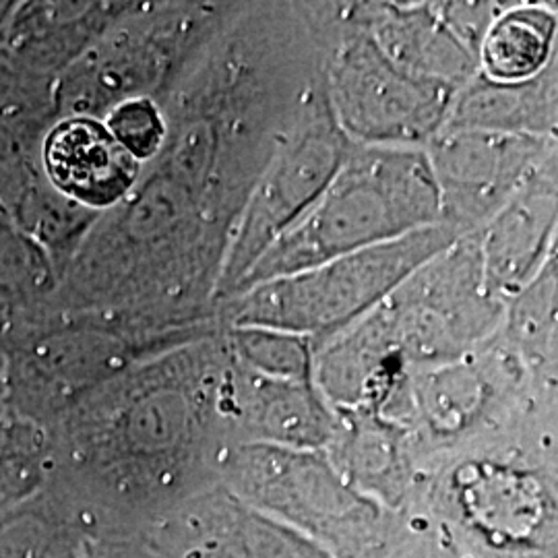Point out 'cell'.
<instances>
[{
  "instance_id": "1",
  "label": "cell",
  "mask_w": 558,
  "mask_h": 558,
  "mask_svg": "<svg viewBox=\"0 0 558 558\" xmlns=\"http://www.w3.org/2000/svg\"><path fill=\"white\" fill-rule=\"evenodd\" d=\"M223 339L143 360L46 426L50 480L101 532L143 536L220 484L234 447L220 408Z\"/></svg>"
},
{
  "instance_id": "2",
  "label": "cell",
  "mask_w": 558,
  "mask_h": 558,
  "mask_svg": "<svg viewBox=\"0 0 558 558\" xmlns=\"http://www.w3.org/2000/svg\"><path fill=\"white\" fill-rule=\"evenodd\" d=\"M403 515L463 558H557V416L433 459Z\"/></svg>"
},
{
  "instance_id": "3",
  "label": "cell",
  "mask_w": 558,
  "mask_h": 558,
  "mask_svg": "<svg viewBox=\"0 0 558 558\" xmlns=\"http://www.w3.org/2000/svg\"><path fill=\"white\" fill-rule=\"evenodd\" d=\"M439 223V186L424 147L354 143L325 193L260 255L232 299Z\"/></svg>"
},
{
  "instance_id": "4",
  "label": "cell",
  "mask_w": 558,
  "mask_h": 558,
  "mask_svg": "<svg viewBox=\"0 0 558 558\" xmlns=\"http://www.w3.org/2000/svg\"><path fill=\"white\" fill-rule=\"evenodd\" d=\"M240 0L131 2L54 85L57 114L104 120L133 100L158 101L236 15Z\"/></svg>"
},
{
  "instance_id": "5",
  "label": "cell",
  "mask_w": 558,
  "mask_h": 558,
  "mask_svg": "<svg viewBox=\"0 0 558 558\" xmlns=\"http://www.w3.org/2000/svg\"><path fill=\"white\" fill-rule=\"evenodd\" d=\"M220 482L246 507L294 530L331 558H385L405 538V521L339 476L325 451L234 445Z\"/></svg>"
},
{
  "instance_id": "6",
  "label": "cell",
  "mask_w": 558,
  "mask_h": 558,
  "mask_svg": "<svg viewBox=\"0 0 558 558\" xmlns=\"http://www.w3.org/2000/svg\"><path fill=\"white\" fill-rule=\"evenodd\" d=\"M218 327L161 333L94 313L36 311L2 350L7 360V414L50 426L80 399L126 368Z\"/></svg>"
},
{
  "instance_id": "7",
  "label": "cell",
  "mask_w": 558,
  "mask_h": 558,
  "mask_svg": "<svg viewBox=\"0 0 558 558\" xmlns=\"http://www.w3.org/2000/svg\"><path fill=\"white\" fill-rule=\"evenodd\" d=\"M461 234L430 226L294 276L271 279L218 306L221 325L265 327L313 341V348L364 317L422 263Z\"/></svg>"
},
{
  "instance_id": "8",
  "label": "cell",
  "mask_w": 558,
  "mask_h": 558,
  "mask_svg": "<svg viewBox=\"0 0 558 558\" xmlns=\"http://www.w3.org/2000/svg\"><path fill=\"white\" fill-rule=\"evenodd\" d=\"M323 83L341 131L356 145L426 147L459 92L418 80L389 59L359 2L331 0Z\"/></svg>"
},
{
  "instance_id": "9",
  "label": "cell",
  "mask_w": 558,
  "mask_h": 558,
  "mask_svg": "<svg viewBox=\"0 0 558 558\" xmlns=\"http://www.w3.org/2000/svg\"><path fill=\"white\" fill-rule=\"evenodd\" d=\"M371 315L405 368L437 366L478 348L505 315L484 283L478 232L422 263Z\"/></svg>"
},
{
  "instance_id": "10",
  "label": "cell",
  "mask_w": 558,
  "mask_h": 558,
  "mask_svg": "<svg viewBox=\"0 0 558 558\" xmlns=\"http://www.w3.org/2000/svg\"><path fill=\"white\" fill-rule=\"evenodd\" d=\"M327 100L323 73L244 207L221 271L216 306L232 299L260 255L336 179L352 149Z\"/></svg>"
},
{
  "instance_id": "11",
  "label": "cell",
  "mask_w": 558,
  "mask_h": 558,
  "mask_svg": "<svg viewBox=\"0 0 558 558\" xmlns=\"http://www.w3.org/2000/svg\"><path fill=\"white\" fill-rule=\"evenodd\" d=\"M424 149L439 186L440 223L459 234L478 232L558 158L557 140L488 131H440Z\"/></svg>"
},
{
  "instance_id": "12",
  "label": "cell",
  "mask_w": 558,
  "mask_h": 558,
  "mask_svg": "<svg viewBox=\"0 0 558 558\" xmlns=\"http://www.w3.org/2000/svg\"><path fill=\"white\" fill-rule=\"evenodd\" d=\"M380 50L403 71L459 92L478 75L480 46L505 2H359Z\"/></svg>"
},
{
  "instance_id": "13",
  "label": "cell",
  "mask_w": 558,
  "mask_h": 558,
  "mask_svg": "<svg viewBox=\"0 0 558 558\" xmlns=\"http://www.w3.org/2000/svg\"><path fill=\"white\" fill-rule=\"evenodd\" d=\"M143 539L158 558H331L311 539L246 507L221 482L180 505Z\"/></svg>"
},
{
  "instance_id": "14",
  "label": "cell",
  "mask_w": 558,
  "mask_h": 558,
  "mask_svg": "<svg viewBox=\"0 0 558 558\" xmlns=\"http://www.w3.org/2000/svg\"><path fill=\"white\" fill-rule=\"evenodd\" d=\"M220 408L234 445L259 442L299 451H327L338 428V416L320 396L315 379L260 375L232 359L228 350Z\"/></svg>"
},
{
  "instance_id": "15",
  "label": "cell",
  "mask_w": 558,
  "mask_h": 558,
  "mask_svg": "<svg viewBox=\"0 0 558 558\" xmlns=\"http://www.w3.org/2000/svg\"><path fill=\"white\" fill-rule=\"evenodd\" d=\"M486 290L507 306L557 255L558 158L478 230Z\"/></svg>"
},
{
  "instance_id": "16",
  "label": "cell",
  "mask_w": 558,
  "mask_h": 558,
  "mask_svg": "<svg viewBox=\"0 0 558 558\" xmlns=\"http://www.w3.org/2000/svg\"><path fill=\"white\" fill-rule=\"evenodd\" d=\"M40 168L64 197L104 214L131 193L143 163L122 147L104 120L62 117L41 140Z\"/></svg>"
},
{
  "instance_id": "17",
  "label": "cell",
  "mask_w": 558,
  "mask_h": 558,
  "mask_svg": "<svg viewBox=\"0 0 558 558\" xmlns=\"http://www.w3.org/2000/svg\"><path fill=\"white\" fill-rule=\"evenodd\" d=\"M129 7L131 2H17L0 46L34 73L59 80Z\"/></svg>"
},
{
  "instance_id": "18",
  "label": "cell",
  "mask_w": 558,
  "mask_h": 558,
  "mask_svg": "<svg viewBox=\"0 0 558 558\" xmlns=\"http://www.w3.org/2000/svg\"><path fill=\"white\" fill-rule=\"evenodd\" d=\"M440 131L550 137L558 131V57L536 77L497 83L476 75L459 89Z\"/></svg>"
},
{
  "instance_id": "19",
  "label": "cell",
  "mask_w": 558,
  "mask_h": 558,
  "mask_svg": "<svg viewBox=\"0 0 558 558\" xmlns=\"http://www.w3.org/2000/svg\"><path fill=\"white\" fill-rule=\"evenodd\" d=\"M104 534L50 486L0 509V558H83Z\"/></svg>"
},
{
  "instance_id": "20",
  "label": "cell",
  "mask_w": 558,
  "mask_h": 558,
  "mask_svg": "<svg viewBox=\"0 0 558 558\" xmlns=\"http://www.w3.org/2000/svg\"><path fill=\"white\" fill-rule=\"evenodd\" d=\"M555 2H505L480 46L478 73L497 83L532 80L558 57Z\"/></svg>"
},
{
  "instance_id": "21",
  "label": "cell",
  "mask_w": 558,
  "mask_h": 558,
  "mask_svg": "<svg viewBox=\"0 0 558 558\" xmlns=\"http://www.w3.org/2000/svg\"><path fill=\"white\" fill-rule=\"evenodd\" d=\"M0 207L21 232L40 244L48 259L52 260L59 279L100 218L98 211L59 193L44 179L41 170L9 189L0 197Z\"/></svg>"
},
{
  "instance_id": "22",
  "label": "cell",
  "mask_w": 558,
  "mask_h": 558,
  "mask_svg": "<svg viewBox=\"0 0 558 558\" xmlns=\"http://www.w3.org/2000/svg\"><path fill=\"white\" fill-rule=\"evenodd\" d=\"M558 257L507 302L499 333L542 375L557 377Z\"/></svg>"
},
{
  "instance_id": "23",
  "label": "cell",
  "mask_w": 558,
  "mask_h": 558,
  "mask_svg": "<svg viewBox=\"0 0 558 558\" xmlns=\"http://www.w3.org/2000/svg\"><path fill=\"white\" fill-rule=\"evenodd\" d=\"M228 354L246 368L281 379H315L313 341L265 327L221 325Z\"/></svg>"
},
{
  "instance_id": "24",
  "label": "cell",
  "mask_w": 558,
  "mask_h": 558,
  "mask_svg": "<svg viewBox=\"0 0 558 558\" xmlns=\"http://www.w3.org/2000/svg\"><path fill=\"white\" fill-rule=\"evenodd\" d=\"M59 281L40 244L21 232L0 207V288L20 302L27 317L50 302Z\"/></svg>"
},
{
  "instance_id": "25",
  "label": "cell",
  "mask_w": 558,
  "mask_h": 558,
  "mask_svg": "<svg viewBox=\"0 0 558 558\" xmlns=\"http://www.w3.org/2000/svg\"><path fill=\"white\" fill-rule=\"evenodd\" d=\"M50 480V437L46 426L13 416L11 437L0 456V509L32 499Z\"/></svg>"
},
{
  "instance_id": "26",
  "label": "cell",
  "mask_w": 558,
  "mask_h": 558,
  "mask_svg": "<svg viewBox=\"0 0 558 558\" xmlns=\"http://www.w3.org/2000/svg\"><path fill=\"white\" fill-rule=\"evenodd\" d=\"M104 122L122 147L141 163H147L166 137V120L160 106L151 100H133L114 108Z\"/></svg>"
},
{
  "instance_id": "27",
  "label": "cell",
  "mask_w": 558,
  "mask_h": 558,
  "mask_svg": "<svg viewBox=\"0 0 558 558\" xmlns=\"http://www.w3.org/2000/svg\"><path fill=\"white\" fill-rule=\"evenodd\" d=\"M23 317H25V311L20 302L13 299L4 288H0V354L9 345V341L15 338Z\"/></svg>"
},
{
  "instance_id": "28",
  "label": "cell",
  "mask_w": 558,
  "mask_h": 558,
  "mask_svg": "<svg viewBox=\"0 0 558 558\" xmlns=\"http://www.w3.org/2000/svg\"><path fill=\"white\" fill-rule=\"evenodd\" d=\"M405 527H408L405 538L401 539V544H399L398 548L385 558H433L430 557V548H428L424 536H422L420 532H416L414 527H410L408 523H405Z\"/></svg>"
},
{
  "instance_id": "29",
  "label": "cell",
  "mask_w": 558,
  "mask_h": 558,
  "mask_svg": "<svg viewBox=\"0 0 558 558\" xmlns=\"http://www.w3.org/2000/svg\"><path fill=\"white\" fill-rule=\"evenodd\" d=\"M0 414H7V360L0 354Z\"/></svg>"
},
{
  "instance_id": "30",
  "label": "cell",
  "mask_w": 558,
  "mask_h": 558,
  "mask_svg": "<svg viewBox=\"0 0 558 558\" xmlns=\"http://www.w3.org/2000/svg\"><path fill=\"white\" fill-rule=\"evenodd\" d=\"M424 539H426V544H428V548H430V557L433 558H463L456 555V553H451V550H447L445 546H440L437 542L426 538V536H424Z\"/></svg>"
}]
</instances>
